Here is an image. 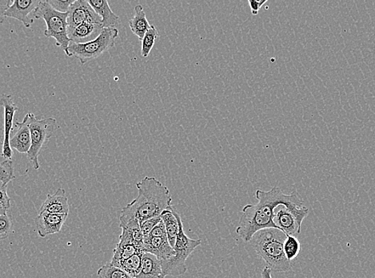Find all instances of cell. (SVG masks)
I'll return each instance as SVG.
<instances>
[{"mask_svg":"<svg viewBox=\"0 0 375 278\" xmlns=\"http://www.w3.org/2000/svg\"><path fill=\"white\" fill-rule=\"evenodd\" d=\"M266 3H268L266 0H264V1H259V0L258 1H257V0H249L248 4L250 5V8H251L252 15H258L260 9L262 8L263 6Z\"/></svg>","mask_w":375,"mask_h":278,"instance_id":"33","label":"cell"},{"mask_svg":"<svg viewBox=\"0 0 375 278\" xmlns=\"http://www.w3.org/2000/svg\"><path fill=\"white\" fill-rule=\"evenodd\" d=\"M70 207L64 190L58 189L53 194H48L47 199L42 204L39 213L53 214H68Z\"/></svg>","mask_w":375,"mask_h":278,"instance_id":"16","label":"cell"},{"mask_svg":"<svg viewBox=\"0 0 375 278\" xmlns=\"http://www.w3.org/2000/svg\"><path fill=\"white\" fill-rule=\"evenodd\" d=\"M137 278H165L161 260L155 255L144 253L141 272Z\"/></svg>","mask_w":375,"mask_h":278,"instance_id":"19","label":"cell"},{"mask_svg":"<svg viewBox=\"0 0 375 278\" xmlns=\"http://www.w3.org/2000/svg\"><path fill=\"white\" fill-rule=\"evenodd\" d=\"M164 236H168V234H167V231H166V227H165V225L162 220L161 223H158L155 227V228L152 230V231L151 232V234L147 237H164Z\"/></svg>","mask_w":375,"mask_h":278,"instance_id":"31","label":"cell"},{"mask_svg":"<svg viewBox=\"0 0 375 278\" xmlns=\"http://www.w3.org/2000/svg\"><path fill=\"white\" fill-rule=\"evenodd\" d=\"M33 16L36 20H43L46 22L47 29L44 32V36L53 38L57 46L66 53L71 43L67 33L68 14L55 10L46 0L39 4L38 8L34 11Z\"/></svg>","mask_w":375,"mask_h":278,"instance_id":"4","label":"cell"},{"mask_svg":"<svg viewBox=\"0 0 375 278\" xmlns=\"http://www.w3.org/2000/svg\"><path fill=\"white\" fill-rule=\"evenodd\" d=\"M55 126V119L45 118L39 120L31 113L32 147L27 154V157L32 167L36 170L39 168V157L41 155L43 147L52 138Z\"/></svg>","mask_w":375,"mask_h":278,"instance_id":"7","label":"cell"},{"mask_svg":"<svg viewBox=\"0 0 375 278\" xmlns=\"http://www.w3.org/2000/svg\"><path fill=\"white\" fill-rule=\"evenodd\" d=\"M104 27L100 24L93 22H84L75 27H68V37L73 44H85L94 41L97 38Z\"/></svg>","mask_w":375,"mask_h":278,"instance_id":"15","label":"cell"},{"mask_svg":"<svg viewBox=\"0 0 375 278\" xmlns=\"http://www.w3.org/2000/svg\"><path fill=\"white\" fill-rule=\"evenodd\" d=\"M118 37L117 28H104L100 35L93 41L85 44L71 43L65 53L69 58L75 56L81 65H85L88 62L99 58L115 46Z\"/></svg>","mask_w":375,"mask_h":278,"instance_id":"5","label":"cell"},{"mask_svg":"<svg viewBox=\"0 0 375 278\" xmlns=\"http://www.w3.org/2000/svg\"><path fill=\"white\" fill-rule=\"evenodd\" d=\"M255 197L258 203L243 207L236 229L237 234L245 242H250L260 230L278 229L274 223L277 207L281 205L289 208L304 206V199L297 191L287 195L278 186L273 187L269 191L258 190Z\"/></svg>","mask_w":375,"mask_h":278,"instance_id":"1","label":"cell"},{"mask_svg":"<svg viewBox=\"0 0 375 278\" xmlns=\"http://www.w3.org/2000/svg\"><path fill=\"white\" fill-rule=\"evenodd\" d=\"M144 249L145 253L155 255L161 264L168 262L175 255L174 248L170 245L168 236L145 238Z\"/></svg>","mask_w":375,"mask_h":278,"instance_id":"14","label":"cell"},{"mask_svg":"<svg viewBox=\"0 0 375 278\" xmlns=\"http://www.w3.org/2000/svg\"><path fill=\"white\" fill-rule=\"evenodd\" d=\"M31 113L24 118L22 122H17L16 132L13 138H11V149L21 153V154H27L32 147V135L30 131Z\"/></svg>","mask_w":375,"mask_h":278,"instance_id":"13","label":"cell"},{"mask_svg":"<svg viewBox=\"0 0 375 278\" xmlns=\"http://www.w3.org/2000/svg\"><path fill=\"white\" fill-rule=\"evenodd\" d=\"M271 272V270L268 266H266L262 271V278H272Z\"/></svg>","mask_w":375,"mask_h":278,"instance_id":"34","label":"cell"},{"mask_svg":"<svg viewBox=\"0 0 375 278\" xmlns=\"http://www.w3.org/2000/svg\"><path fill=\"white\" fill-rule=\"evenodd\" d=\"M8 188L1 189V197H0V214H7L11 208V198L8 192Z\"/></svg>","mask_w":375,"mask_h":278,"instance_id":"30","label":"cell"},{"mask_svg":"<svg viewBox=\"0 0 375 278\" xmlns=\"http://www.w3.org/2000/svg\"><path fill=\"white\" fill-rule=\"evenodd\" d=\"M300 251L301 244L298 238L294 236H287L284 241V252L289 262L298 258Z\"/></svg>","mask_w":375,"mask_h":278,"instance_id":"26","label":"cell"},{"mask_svg":"<svg viewBox=\"0 0 375 278\" xmlns=\"http://www.w3.org/2000/svg\"><path fill=\"white\" fill-rule=\"evenodd\" d=\"M175 208L172 206L166 211H164L161 215V218L163 221L168 234L170 245L173 248L175 246L176 240L179 232V224L177 217L175 213Z\"/></svg>","mask_w":375,"mask_h":278,"instance_id":"20","label":"cell"},{"mask_svg":"<svg viewBox=\"0 0 375 278\" xmlns=\"http://www.w3.org/2000/svg\"><path fill=\"white\" fill-rule=\"evenodd\" d=\"M89 4L101 20L104 28H116L119 17L113 13L109 4L106 0H89Z\"/></svg>","mask_w":375,"mask_h":278,"instance_id":"17","label":"cell"},{"mask_svg":"<svg viewBox=\"0 0 375 278\" xmlns=\"http://www.w3.org/2000/svg\"><path fill=\"white\" fill-rule=\"evenodd\" d=\"M158 37H160V34H158L157 28L156 26L151 25L142 41L141 55L144 58H149Z\"/></svg>","mask_w":375,"mask_h":278,"instance_id":"24","label":"cell"},{"mask_svg":"<svg viewBox=\"0 0 375 278\" xmlns=\"http://www.w3.org/2000/svg\"><path fill=\"white\" fill-rule=\"evenodd\" d=\"M179 224V232L174 247L175 255L174 258L162 265L164 277L167 276H182L186 273V260L194 253L196 249L201 246L202 241L200 239H191L186 236L184 230L183 221L179 213L175 210Z\"/></svg>","mask_w":375,"mask_h":278,"instance_id":"6","label":"cell"},{"mask_svg":"<svg viewBox=\"0 0 375 278\" xmlns=\"http://www.w3.org/2000/svg\"><path fill=\"white\" fill-rule=\"evenodd\" d=\"M144 253H136L132 258L118 263L115 266L127 272L130 276L137 278L140 274L142 264H143V256Z\"/></svg>","mask_w":375,"mask_h":278,"instance_id":"22","label":"cell"},{"mask_svg":"<svg viewBox=\"0 0 375 278\" xmlns=\"http://www.w3.org/2000/svg\"><path fill=\"white\" fill-rule=\"evenodd\" d=\"M13 4V0H0V22H4L6 17L5 14Z\"/></svg>","mask_w":375,"mask_h":278,"instance_id":"32","label":"cell"},{"mask_svg":"<svg viewBox=\"0 0 375 278\" xmlns=\"http://www.w3.org/2000/svg\"><path fill=\"white\" fill-rule=\"evenodd\" d=\"M41 2V0H15L6 13L5 17L19 20L27 28H30L34 20L30 18L29 15L34 13Z\"/></svg>","mask_w":375,"mask_h":278,"instance_id":"12","label":"cell"},{"mask_svg":"<svg viewBox=\"0 0 375 278\" xmlns=\"http://www.w3.org/2000/svg\"><path fill=\"white\" fill-rule=\"evenodd\" d=\"M372 278H375V275L372 277Z\"/></svg>","mask_w":375,"mask_h":278,"instance_id":"35","label":"cell"},{"mask_svg":"<svg viewBox=\"0 0 375 278\" xmlns=\"http://www.w3.org/2000/svg\"><path fill=\"white\" fill-rule=\"evenodd\" d=\"M138 196L122 208L121 218H137L143 221L161 217L172 207V197L167 186L155 178L146 177L136 184Z\"/></svg>","mask_w":375,"mask_h":278,"instance_id":"2","label":"cell"},{"mask_svg":"<svg viewBox=\"0 0 375 278\" xmlns=\"http://www.w3.org/2000/svg\"><path fill=\"white\" fill-rule=\"evenodd\" d=\"M67 216L68 214L39 213L36 219L39 236L44 238L50 235L59 234L62 227L66 223Z\"/></svg>","mask_w":375,"mask_h":278,"instance_id":"11","label":"cell"},{"mask_svg":"<svg viewBox=\"0 0 375 278\" xmlns=\"http://www.w3.org/2000/svg\"><path fill=\"white\" fill-rule=\"evenodd\" d=\"M13 221H11L9 214L0 216V237L2 240L6 239L13 234Z\"/></svg>","mask_w":375,"mask_h":278,"instance_id":"27","label":"cell"},{"mask_svg":"<svg viewBox=\"0 0 375 278\" xmlns=\"http://www.w3.org/2000/svg\"><path fill=\"white\" fill-rule=\"evenodd\" d=\"M97 275L100 278H135L128 274L127 272L111 265L109 263L100 268Z\"/></svg>","mask_w":375,"mask_h":278,"instance_id":"25","label":"cell"},{"mask_svg":"<svg viewBox=\"0 0 375 278\" xmlns=\"http://www.w3.org/2000/svg\"><path fill=\"white\" fill-rule=\"evenodd\" d=\"M309 215L308 207L289 208L281 205L276 208L274 223L287 236L296 237L302 230V224Z\"/></svg>","mask_w":375,"mask_h":278,"instance_id":"8","label":"cell"},{"mask_svg":"<svg viewBox=\"0 0 375 278\" xmlns=\"http://www.w3.org/2000/svg\"><path fill=\"white\" fill-rule=\"evenodd\" d=\"M75 0H48L52 7L60 13H67Z\"/></svg>","mask_w":375,"mask_h":278,"instance_id":"29","label":"cell"},{"mask_svg":"<svg viewBox=\"0 0 375 278\" xmlns=\"http://www.w3.org/2000/svg\"><path fill=\"white\" fill-rule=\"evenodd\" d=\"M68 27H75L84 22L102 25L100 15L87 0H75L68 11Z\"/></svg>","mask_w":375,"mask_h":278,"instance_id":"10","label":"cell"},{"mask_svg":"<svg viewBox=\"0 0 375 278\" xmlns=\"http://www.w3.org/2000/svg\"><path fill=\"white\" fill-rule=\"evenodd\" d=\"M1 105L4 107V138L2 159H13V151L11 147V133L13 131V121L15 112L19 110L14 102L13 96L3 94L1 96Z\"/></svg>","mask_w":375,"mask_h":278,"instance_id":"9","label":"cell"},{"mask_svg":"<svg viewBox=\"0 0 375 278\" xmlns=\"http://www.w3.org/2000/svg\"><path fill=\"white\" fill-rule=\"evenodd\" d=\"M134 15L128 22L130 30L140 41H143L145 34L149 32L151 25L146 19L145 11L142 5H136Z\"/></svg>","mask_w":375,"mask_h":278,"instance_id":"18","label":"cell"},{"mask_svg":"<svg viewBox=\"0 0 375 278\" xmlns=\"http://www.w3.org/2000/svg\"><path fill=\"white\" fill-rule=\"evenodd\" d=\"M286 238L280 230L266 229L257 232L249 243L271 271L288 272L292 267L284 252Z\"/></svg>","mask_w":375,"mask_h":278,"instance_id":"3","label":"cell"},{"mask_svg":"<svg viewBox=\"0 0 375 278\" xmlns=\"http://www.w3.org/2000/svg\"><path fill=\"white\" fill-rule=\"evenodd\" d=\"M13 159H2L0 161V186L1 189L8 188V185L15 178Z\"/></svg>","mask_w":375,"mask_h":278,"instance_id":"23","label":"cell"},{"mask_svg":"<svg viewBox=\"0 0 375 278\" xmlns=\"http://www.w3.org/2000/svg\"><path fill=\"white\" fill-rule=\"evenodd\" d=\"M145 253L143 249H141L132 244H128V245H121L117 243V245L113 251V257L109 263L115 266L118 263L123 260L132 258L136 253Z\"/></svg>","mask_w":375,"mask_h":278,"instance_id":"21","label":"cell"},{"mask_svg":"<svg viewBox=\"0 0 375 278\" xmlns=\"http://www.w3.org/2000/svg\"><path fill=\"white\" fill-rule=\"evenodd\" d=\"M161 220V217H158L144 220L143 221V223H139L142 232H143L144 237V239L145 238L149 236L152 230L154 229L155 227L158 223H160Z\"/></svg>","mask_w":375,"mask_h":278,"instance_id":"28","label":"cell"}]
</instances>
